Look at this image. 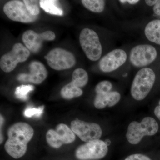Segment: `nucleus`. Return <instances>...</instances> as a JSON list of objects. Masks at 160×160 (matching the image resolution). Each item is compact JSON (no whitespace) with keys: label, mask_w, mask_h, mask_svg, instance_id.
Instances as JSON below:
<instances>
[{"label":"nucleus","mask_w":160,"mask_h":160,"mask_svg":"<svg viewBox=\"0 0 160 160\" xmlns=\"http://www.w3.org/2000/svg\"><path fill=\"white\" fill-rule=\"evenodd\" d=\"M7 135L5 150L12 157L18 159L26 153L28 143L33 137L34 130L28 123L17 122L9 127Z\"/></svg>","instance_id":"f257e3e1"},{"label":"nucleus","mask_w":160,"mask_h":160,"mask_svg":"<svg viewBox=\"0 0 160 160\" xmlns=\"http://www.w3.org/2000/svg\"><path fill=\"white\" fill-rule=\"evenodd\" d=\"M156 80L154 72L150 68H142L138 72L132 81L131 94L134 99L141 101L147 96Z\"/></svg>","instance_id":"f03ea898"},{"label":"nucleus","mask_w":160,"mask_h":160,"mask_svg":"<svg viewBox=\"0 0 160 160\" xmlns=\"http://www.w3.org/2000/svg\"><path fill=\"white\" fill-rule=\"evenodd\" d=\"M158 124L153 118L146 117L141 122H132L128 126L126 138L130 144H138L146 136H152L158 130Z\"/></svg>","instance_id":"7ed1b4c3"},{"label":"nucleus","mask_w":160,"mask_h":160,"mask_svg":"<svg viewBox=\"0 0 160 160\" xmlns=\"http://www.w3.org/2000/svg\"><path fill=\"white\" fill-rule=\"evenodd\" d=\"M80 45L86 57L92 61L99 59L102 53V48L97 33L92 29L85 28L79 36Z\"/></svg>","instance_id":"20e7f679"},{"label":"nucleus","mask_w":160,"mask_h":160,"mask_svg":"<svg viewBox=\"0 0 160 160\" xmlns=\"http://www.w3.org/2000/svg\"><path fill=\"white\" fill-rule=\"evenodd\" d=\"M108 152L107 144L99 139L87 142L80 146L75 153L78 160H99L105 158Z\"/></svg>","instance_id":"39448f33"},{"label":"nucleus","mask_w":160,"mask_h":160,"mask_svg":"<svg viewBox=\"0 0 160 160\" xmlns=\"http://www.w3.org/2000/svg\"><path fill=\"white\" fill-rule=\"evenodd\" d=\"M158 52L155 47L149 44L134 46L129 53V61L137 68H146L156 59Z\"/></svg>","instance_id":"423d86ee"},{"label":"nucleus","mask_w":160,"mask_h":160,"mask_svg":"<svg viewBox=\"0 0 160 160\" xmlns=\"http://www.w3.org/2000/svg\"><path fill=\"white\" fill-rule=\"evenodd\" d=\"M88 80V73L85 69L82 68L76 69L72 73L71 82L61 89L62 97L65 99L70 100L81 96L83 94L81 88L87 85Z\"/></svg>","instance_id":"0eeeda50"},{"label":"nucleus","mask_w":160,"mask_h":160,"mask_svg":"<svg viewBox=\"0 0 160 160\" xmlns=\"http://www.w3.org/2000/svg\"><path fill=\"white\" fill-rule=\"evenodd\" d=\"M30 51L21 43L15 44L11 51L4 54L0 60V67L6 72H11L18 63L23 62L30 55Z\"/></svg>","instance_id":"6e6552de"},{"label":"nucleus","mask_w":160,"mask_h":160,"mask_svg":"<svg viewBox=\"0 0 160 160\" xmlns=\"http://www.w3.org/2000/svg\"><path fill=\"white\" fill-rule=\"evenodd\" d=\"M49 66L56 70L70 69L75 65L76 60L70 52L61 48H55L45 56Z\"/></svg>","instance_id":"1a4fd4ad"},{"label":"nucleus","mask_w":160,"mask_h":160,"mask_svg":"<svg viewBox=\"0 0 160 160\" xmlns=\"http://www.w3.org/2000/svg\"><path fill=\"white\" fill-rule=\"evenodd\" d=\"M71 129L83 142L99 140L102 137V131L98 124L87 122L82 120H73L71 122Z\"/></svg>","instance_id":"9d476101"},{"label":"nucleus","mask_w":160,"mask_h":160,"mask_svg":"<svg viewBox=\"0 0 160 160\" xmlns=\"http://www.w3.org/2000/svg\"><path fill=\"white\" fill-rule=\"evenodd\" d=\"M76 139L75 134L66 124L61 123L56 127L55 129L48 130L46 139L49 146L58 149L64 144L73 142Z\"/></svg>","instance_id":"9b49d317"},{"label":"nucleus","mask_w":160,"mask_h":160,"mask_svg":"<svg viewBox=\"0 0 160 160\" xmlns=\"http://www.w3.org/2000/svg\"><path fill=\"white\" fill-rule=\"evenodd\" d=\"M4 13L7 17L15 22L22 23H31L38 19L29 13L24 2L17 0L9 1L3 7Z\"/></svg>","instance_id":"f8f14e48"},{"label":"nucleus","mask_w":160,"mask_h":160,"mask_svg":"<svg viewBox=\"0 0 160 160\" xmlns=\"http://www.w3.org/2000/svg\"><path fill=\"white\" fill-rule=\"evenodd\" d=\"M127 59V53L125 50L115 49L109 52L101 59L99 62V67L103 72H112L124 65Z\"/></svg>","instance_id":"ddd939ff"},{"label":"nucleus","mask_w":160,"mask_h":160,"mask_svg":"<svg viewBox=\"0 0 160 160\" xmlns=\"http://www.w3.org/2000/svg\"><path fill=\"white\" fill-rule=\"evenodd\" d=\"M56 35L53 32L46 31L42 33H37L32 30H27L22 37L23 43L26 48L33 53L38 52L45 41H53Z\"/></svg>","instance_id":"4468645a"},{"label":"nucleus","mask_w":160,"mask_h":160,"mask_svg":"<svg viewBox=\"0 0 160 160\" xmlns=\"http://www.w3.org/2000/svg\"><path fill=\"white\" fill-rule=\"evenodd\" d=\"M29 73H21L18 76L19 82L40 84L45 81L48 75L46 67L38 61L31 62L29 66Z\"/></svg>","instance_id":"2eb2a0df"},{"label":"nucleus","mask_w":160,"mask_h":160,"mask_svg":"<svg viewBox=\"0 0 160 160\" xmlns=\"http://www.w3.org/2000/svg\"><path fill=\"white\" fill-rule=\"evenodd\" d=\"M121 94L117 91H110L107 93L96 94L94 100V106L97 109L112 107L116 105L121 99Z\"/></svg>","instance_id":"dca6fc26"},{"label":"nucleus","mask_w":160,"mask_h":160,"mask_svg":"<svg viewBox=\"0 0 160 160\" xmlns=\"http://www.w3.org/2000/svg\"><path fill=\"white\" fill-rule=\"evenodd\" d=\"M144 32L147 39L160 45V20H153L148 23Z\"/></svg>","instance_id":"f3484780"},{"label":"nucleus","mask_w":160,"mask_h":160,"mask_svg":"<svg viewBox=\"0 0 160 160\" xmlns=\"http://www.w3.org/2000/svg\"><path fill=\"white\" fill-rule=\"evenodd\" d=\"M40 6L45 12L50 14L62 16L63 10L58 6V1L55 0H42Z\"/></svg>","instance_id":"a211bd4d"},{"label":"nucleus","mask_w":160,"mask_h":160,"mask_svg":"<svg viewBox=\"0 0 160 160\" xmlns=\"http://www.w3.org/2000/svg\"><path fill=\"white\" fill-rule=\"evenodd\" d=\"M83 6L92 12L101 13L105 9L106 2L103 0H82Z\"/></svg>","instance_id":"6ab92c4d"},{"label":"nucleus","mask_w":160,"mask_h":160,"mask_svg":"<svg viewBox=\"0 0 160 160\" xmlns=\"http://www.w3.org/2000/svg\"><path fill=\"white\" fill-rule=\"evenodd\" d=\"M34 89V87L32 85H22L17 87L15 91V95L19 99L26 101L28 99L29 92Z\"/></svg>","instance_id":"aec40b11"},{"label":"nucleus","mask_w":160,"mask_h":160,"mask_svg":"<svg viewBox=\"0 0 160 160\" xmlns=\"http://www.w3.org/2000/svg\"><path fill=\"white\" fill-rule=\"evenodd\" d=\"M112 85L109 81H102L98 83L95 88L96 94L98 93H107L111 91Z\"/></svg>","instance_id":"412c9836"},{"label":"nucleus","mask_w":160,"mask_h":160,"mask_svg":"<svg viewBox=\"0 0 160 160\" xmlns=\"http://www.w3.org/2000/svg\"><path fill=\"white\" fill-rule=\"evenodd\" d=\"M23 2L26 5L27 10L29 13L34 16H37L40 12L38 6V1L24 0Z\"/></svg>","instance_id":"4be33fe9"},{"label":"nucleus","mask_w":160,"mask_h":160,"mask_svg":"<svg viewBox=\"0 0 160 160\" xmlns=\"http://www.w3.org/2000/svg\"><path fill=\"white\" fill-rule=\"evenodd\" d=\"M44 106H40L38 108H27L25 110L24 115L27 118H31L35 116L39 117L43 113Z\"/></svg>","instance_id":"5701e85b"},{"label":"nucleus","mask_w":160,"mask_h":160,"mask_svg":"<svg viewBox=\"0 0 160 160\" xmlns=\"http://www.w3.org/2000/svg\"><path fill=\"white\" fill-rule=\"evenodd\" d=\"M124 160H152L146 155L141 153H135L128 156Z\"/></svg>","instance_id":"b1692460"},{"label":"nucleus","mask_w":160,"mask_h":160,"mask_svg":"<svg viewBox=\"0 0 160 160\" xmlns=\"http://www.w3.org/2000/svg\"><path fill=\"white\" fill-rule=\"evenodd\" d=\"M153 11L155 14L160 16V0L153 6Z\"/></svg>","instance_id":"393cba45"},{"label":"nucleus","mask_w":160,"mask_h":160,"mask_svg":"<svg viewBox=\"0 0 160 160\" xmlns=\"http://www.w3.org/2000/svg\"><path fill=\"white\" fill-rule=\"evenodd\" d=\"M139 1L138 0H120L119 2L120 3L125 4V3H128L130 5H134L138 4L139 2Z\"/></svg>","instance_id":"a878e982"},{"label":"nucleus","mask_w":160,"mask_h":160,"mask_svg":"<svg viewBox=\"0 0 160 160\" xmlns=\"http://www.w3.org/2000/svg\"><path fill=\"white\" fill-rule=\"evenodd\" d=\"M158 0H146L145 1V2L148 6H154L158 2Z\"/></svg>","instance_id":"bb28decb"},{"label":"nucleus","mask_w":160,"mask_h":160,"mask_svg":"<svg viewBox=\"0 0 160 160\" xmlns=\"http://www.w3.org/2000/svg\"><path fill=\"white\" fill-rule=\"evenodd\" d=\"M154 114L160 121V106H157L154 109Z\"/></svg>","instance_id":"cd10ccee"},{"label":"nucleus","mask_w":160,"mask_h":160,"mask_svg":"<svg viewBox=\"0 0 160 160\" xmlns=\"http://www.w3.org/2000/svg\"><path fill=\"white\" fill-rule=\"evenodd\" d=\"M159 105L160 106V100L159 102Z\"/></svg>","instance_id":"c85d7f7f"}]
</instances>
